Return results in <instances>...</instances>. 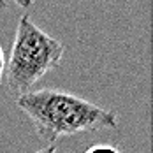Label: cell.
Listing matches in <instances>:
<instances>
[{"instance_id": "cell-5", "label": "cell", "mask_w": 153, "mask_h": 153, "mask_svg": "<svg viewBox=\"0 0 153 153\" xmlns=\"http://www.w3.org/2000/svg\"><path fill=\"white\" fill-rule=\"evenodd\" d=\"M33 153H60V152L56 150V146H46V148H41V150H37Z\"/></svg>"}, {"instance_id": "cell-6", "label": "cell", "mask_w": 153, "mask_h": 153, "mask_svg": "<svg viewBox=\"0 0 153 153\" xmlns=\"http://www.w3.org/2000/svg\"><path fill=\"white\" fill-rule=\"evenodd\" d=\"M5 7H7V4H5V2H2V0H0V9H5Z\"/></svg>"}, {"instance_id": "cell-3", "label": "cell", "mask_w": 153, "mask_h": 153, "mask_svg": "<svg viewBox=\"0 0 153 153\" xmlns=\"http://www.w3.org/2000/svg\"><path fill=\"white\" fill-rule=\"evenodd\" d=\"M85 153H122L116 146H111V144H95L90 146Z\"/></svg>"}, {"instance_id": "cell-1", "label": "cell", "mask_w": 153, "mask_h": 153, "mask_svg": "<svg viewBox=\"0 0 153 153\" xmlns=\"http://www.w3.org/2000/svg\"><path fill=\"white\" fill-rule=\"evenodd\" d=\"M16 106L30 118L39 139L48 146L60 137L118 127L114 113L56 88L30 90L16 99Z\"/></svg>"}, {"instance_id": "cell-2", "label": "cell", "mask_w": 153, "mask_h": 153, "mask_svg": "<svg viewBox=\"0 0 153 153\" xmlns=\"http://www.w3.org/2000/svg\"><path fill=\"white\" fill-rule=\"evenodd\" d=\"M63 53L65 46L58 39L35 25L28 14H23L4 67L7 92L16 99L30 92L41 77L60 65Z\"/></svg>"}, {"instance_id": "cell-4", "label": "cell", "mask_w": 153, "mask_h": 153, "mask_svg": "<svg viewBox=\"0 0 153 153\" xmlns=\"http://www.w3.org/2000/svg\"><path fill=\"white\" fill-rule=\"evenodd\" d=\"M4 67H5V58H4V51L0 46V83H2V77H4Z\"/></svg>"}]
</instances>
